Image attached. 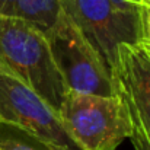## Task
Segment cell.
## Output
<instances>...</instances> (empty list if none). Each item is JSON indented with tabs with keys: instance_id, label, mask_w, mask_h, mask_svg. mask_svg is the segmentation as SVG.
Listing matches in <instances>:
<instances>
[{
	"instance_id": "cell-1",
	"label": "cell",
	"mask_w": 150,
	"mask_h": 150,
	"mask_svg": "<svg viewBox=\"0 0 150 150\" xmlns=\"http://www.w3.org/2000/svg\"><path fill=\"white\" fill-rule=\"evenodd\" d=\"M0 71L29 86L58 114L67 88L41 29L22 19L0 16Z\"/></svg>"
},
{
	"instance_id": "cell-2",
	"label": "cell",
	"mask_w": 150,
	"mask_h": 150,
	"mask_svg": "<svg viewBox=\"0 0 150 150\" xmlns=\"http://www.w3.org/2000/svg\"><path fill=\"white\" fill-rule=\"evenodd\" d=\"M69 137L80 150H117L131 136V118L120 95L67 92L58 111Z\"/></svg>"
},
{
	"instance_id": "cell-3",
	"label": "cell",
	"mask_w": 150,
	"mask_h": 150,
	"mask_svg": "<svg viewBox=\"0 0 150 150\" xmlns=\"http://www.w3.org/2000/svg\"><path fill=\"white\" fill-rule=\"evenodd\" d=\"M45 38L67 92L99 96L118 95L111 70L64 10Z\"/></svg>"
},
{
	"instance_id": "cell-4",
	"label": "cell",
	"mask_w": 150,
	"mask_h": 150,
	"mask_svg": "<svg viewBox=\"0 0 150 150\" xmlns=\"http://www.w3.org/2000/svg\"><path fill=\"white\" fill-rule=\"evenodd\" d=\"M60 3L83 37L98 51L112 77L118 48L124 44L142 45V10H122L111 0H60Z\"/></svg>"
},
{
	"instance_id": "cell-5",
	"label": "cell",
	"mask_w": 150,
	"mask_h": 150,
	"mask_svg": "<svg viewBox=\"0 0 150 150\" xmlns=\"http://www.w3.org/2000/svg\"><path fill=\"white\" fill-rule=\"evenodd\" d=\"M0 122L28 131L54 150H80L50 105L19 79L3 71H0Z\"/></svg>"
},
{
	"instance_id": "cell-6",
	"label": "cell",
	"mask_w": 150,
	"mask_h": 150,
	"mask_svg": "<svg viewBox=\"0 0 150 150\" xmlns=\"http://www.w3.org/2000/svg\"><path fill=\"white\" fill-rule=\"evenodd\" d=\"M114 82L128 112L150 133V55L143 45H121Z\"/></svg>"
},
{
	"instance_id": "cell-7",
	"label": "cell",
	"mask_w": 150,
	"mask_h": 150,
	"mask_svg": "<svg viewBox=\"0 0 150 150\" xmlns=\"http://www.w3.org/2000/svg\"><path fill=\"white\" fill-rule=\"evenodd\" d=\"M63 7L60 0H0V16L22 19L47 34Z\"/></svg>"
},
{
	"instance_id": "cell-8",
	"label": "cell",
	"mask_w": 150,
	"mask_h": 150,
	"mask_svg": "<svg viewBox=\"0 0 150 150\" xmlns=\"http://www.w3.org/2000/svg\"><path fill=\"white\" fill-rule=\"evenodd\" d=\"M0 150H54L28 131L0 122Z\"/></svg>"
},
{
	"instance_id": "cell-9",
	"label": "cell",
	"mask_w": 150,
	"mask_h": 150,
	"mask_svg": "<svg viewBox=\"0 0 150 150\" xmlns=\"http://www.w3.org/2000/svg\"><path fill=\"white\" fill-rule=\"evenodd\" d=\"M131 118V136L130 140L134 150H150V133L130 114Z\"/></svg>"
},
{
	"instance_id": "cell-10",
	"label": "cell",
	"mask_w": 150,
	"mask_h": 150,
	"mask_svg": "<svg viewBox=\"0 0 150 150\" xmlns=\"http://www.w3.org/2000/svg\"><path fill=\"white\" fill-rule=\"evenodd\" d=\"M142 25H143V41L142 45L150 55V6L142 9Z\"/></svg>"
},
{
	"instance_id": "cell-11",
	"label": "cell",
	"mask_w": 150,
	"mask_h": 150,
	"mask_svg": "<svg viewBox=\"0 0 150 150\" xmlns=\"http://www.w3.org/2000/svg\"><path fill=\"white\" fill-rule=\"evenodd\" d=\"M117 7L130 12H140L144 6H149V0H111Z\"/></svg>"
},
{
	"instance_id": "cell-12",
	"label": "cell",
	"mask_w": 150,
	"mask_h": 150,
	"mask_svg": "<svg viewBox=\"0 0 150 150\" xmlns=\"http://www.w3.org/2000/svg\"><path fill=\"white\" fill-rule=\"evenodd\" d=\"M149 6H150V0H149Z\"/></svg>"
}]
</instances>
